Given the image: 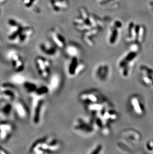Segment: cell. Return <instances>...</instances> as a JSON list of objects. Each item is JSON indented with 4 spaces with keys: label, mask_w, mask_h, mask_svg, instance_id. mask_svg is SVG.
<instances>
[{
    "label": "cell",
    "mask_w": 153,
    "mask_h": 154,
    "mask_svg": "<svg viewBox=\"0 0 153 154\" xmlns=\"http://www.w3.org/2000/svg\"><path fill=\"white\" fill-rule=\"evenodd\" d=\"M73 25L77 31H80L83 34L92 31L100 32L103 28L101 19L85 7L80 8L78 16L73 20Z\"/></svg>",
    "instance_id": "1"
},
{
    "label": "cell",
    "mask_w": 153,
    "mask_h": 154,
    "mask_svg": "<svg viewBox=\"0 0 153 154\" xmlns=\"http://www.w3.org/2000/svg\"><path fill=\"white\" fill-rule=\"evenodd\" d=\"M8 23L12 28L10 34L8 36L9 41L22 44L33 35V28L26 23H20L14 19L9 20Z\"/></svg>",
    "instance_id": "2"
},
{
    "label": "cell",
    "mask_w": 153,
    "mask_h": 154,
    "mask_svg": "<svg viewBox=\"0 0 153 154\" xmlns=\"http://www.w3.org/2000/svg\"><path fill=\"white\" fill-rule=\"evenodd\" d=\"M35 65L38 73L44 79H48L51 73L50 61L42 57H38L35 60Z\"/></svg>",
    "instance_id": "3"
},
{
    "label": "cell",
    "mask_w": 153,
    "mask_h": 154,
    "mask_svg": "<svg viewBox=\"0 0 153 154\" xmlns=\"http://www.w3.org/2000/svg\"><path fill=\"white\" fill-rule=\"evenodd\" d=\"M79 99L86 105L105 100L101 93L97 90H88L81 93Z\"/></svg>",
    "instance_id": "4"
},
{
    "label": "cell",
    "mask_w": 153,
    "mask_h": 154,
    "mask_svg": "<svg viewBox=\"0 0 153 154\" xmlns=\"http://www.w3.org/2000/svg\"><path fill=\"white\" fill-rule=\"evenodd\" d=\"M49 34L52 42L58 48H65L66 47V39L61 29L57 26H53L49 31Z\"/></svg>",
    "instance_id": "5"
},
{
    "label": "cell",
    "mask_w": 153,
    "mask_h": 154,
    "mask_svg": "<svg viewBox=\"0 0 153 154\" xmlns=\"http://www.w3.org/2000/svg\"><path fill=\"white\" fill-rule=\"evenodd\" d=\"M15 126L8 121L0 122V143L7 142L10 139L15 130Z\"/></svg>",
    "instance_id": "6"
},
{
    "label": "cell",
    "mask_w": 153,
    "mask_h": 154,
    "mask_svg": "<svg viewBox=\"0 0 153 154\" xmlns=\"http://www.w3.org/2000/svg\"><path fill=\"white\" fill-rule=\"evenodd\" d=\"M122 24L120 20H116L113 21L108 29V42L111 45H113L117 42L122 31Z\"/></svg>",
    "instance_id": "7"
},
{
    "label": "cell",
    "mask_w": 153,
    "mask_h": 154,
    "mask_svg": "<svg viewBox=\"0 0 153 154\" xmlns=\"http://www.w3.org/2000/svg\"><path fill=\"white\" fill-rule=\"evenodd\" d=\"M74 129L76 131L86 134L92 133L95 129L91 120L88 121L82 118H78L74 124Z\"/></svg>",
    "instance_id": "8"
},
{
    "label": "cell",
    "mask_w": 153,
    "mask_h": 154,
    "mask_svg": "<svg viewBox=\"0 0 153 154\" xmlns=\"http://www.w3.org/2000/svg\"><path fill=\"white\" fill-rule=\"evenodd\" d=\"M85 67V63L79 60L78 57H72L68 66V73L71 76L76 75L80 73Z\"/></svg>",
    "instance_id": "9"
},
{
    "label": "cell",
    "mask_w": 153,
    "mask_h": 154,
    "mask_svg": "<svg viewBox=\"0 0 153 154\" xmlns=\"http://www.w3.org/2000/svg\"><path fill=\"white\" fill-rule=\"evenodd\" d=\"M48 4L53 12L56 14L61 13L69 8L70 0H49Z\"/></svg>",
    "instance_id": "10"
},
{
    "label": "cell",
    "mask_w": 153,
    "mask_h": 154,
    "mask_svg": "<svg viewBox=\"0 0 153 154\" xmlns=\"http://www.w3.org/2000/svg\"><path fill=\"white\" fill-rule=\"evenodd\" d=\"M10 63L12 67L16 72H20L23 71L25 64L22 56L16 52L13 53L10 56Z\"/></svg>",
    "instance_id": "11"
},
{
    "label": "cell",
    "mask_w": 153,
    "mask_h": 154,
    "mask_svg": "<svg viewBox=\"0 0 153 154\" xmlns=\"http://www.w3.org/2000/svg\"><path fill=\"white\" fill-rule=\"evenodd\" d=\"M39 48L43 54L49 57H54L58 52V48L53 42H41Z\"/></svg>",
    "instance_id": "12"
},
{
    "label": "cell",
    "mask_w": 153,
    "mask_h": 154,
    "mask_svg": "<svg viewBox=\"0 0 153 154\" xmlns=\"http://www.w3.org/2000/svg\"><path fill=\"white\" fill-rule=\"evenodd\" d=\"M38 99L34 102V111H33V123L38 124L40 122L42 108L44 104V101L42 98L38 96Z\"/></svg>",
    "instance_id": "13"
},
{
    "label": "cell",
    "mask_w": 153,
    "mask_h": 154,
    "mask_svg": "<svg viewBox=\"0 0 153 154\" xmlns=\"http://www.w3.org/2000/svg\"><path fill=\"white\" fill-rule=\"evenodd\" d=\"M108 103L106 100L103 101L91 103L86 105V108L87 110L92 112V114H96L100 112L106 107H108Z\"/></svg>",
    "instance_id": "14"
},
{
    "label": "cell",
    "mask_w": 153,
    "mask_h": 154,
    "mask_svg": "<svg viewBox=\"0 0 153 154\" xmlns=\"http://www.w3.org/2000/svg\"><path fill=\"white\" fill-rule=\"evenodd\" d=\"M109 66L107 64H100L95 70V76L100 81H105L109 74Z\"/></svg>",
    "instance_id": "15"
},
{
    "label": "cell",
    "mask_w": 153,
    "mask_h": 154,
    "mask_svg": "<svg viewBox=\"0 0 153 154\" xmlns=\"http://www.w3.org/2000/svg\"><path fill=\"white\" fill-rule=\"evenodd\" d=\"M15 111L16 114L20 119H26L28 115V108L26 105L21 101L16 102L15 105Z\"/></svg>",
    "instance_id": "16"
},
{
    "label": "cell",
    "mask_w": 153,
    "mask_h": 154,
    "mask_svg": "<svg viewBox=\"0 0 153 154\" xmlns=\"http://www.w3.org/2000/svg\"><path fill=\"white\" fill-rule=\"evenodd\" d=\"M13 90L12 89H3L1 92L0 93V96L2 99L4 98L8 100H14L16 95Z\"/></svg>",
    "instance_id": "17"
},
{
    "label": "cell",
    "mask_w": 153,
    "mask_h": 154,
    "mask_svg": "<svg viewBox=\"0 0 153 154\" xmlns=\"http://www.w3.org/2000/svg\"><path fill=\"white\" fill-rule=\"evenodd\" d=\"M66 51L67 54L71 57H78V54L79 53V49L76 45L71 44L66 47Z\"/></svg>",
    "instance_id": "18"
},
{
    "label": "cell",
    "mask_w": 153,
    "mask_h": 154,
    "mask_svg": "<svg viewBox=\"0 0 153 154\" xmlns=\"http://www.w3.org/2000/svg\"><path fill=\"white\" fill-rule=\"evenodd\" d=\"M136 56V54L134 52H131L129 53L119 63V66L123 68L125 67L126 66H127L128 63L129 61H131L132 60H133L135 57Z\"/></svg>",
    "instance_id": "19"
},
{
    "label": "cell",
    "mask_w": 153,
    "mask_h": 154,
    "mask_svg": "<svg viewBox=\"0 0 153 154\" xmlns=\"http://www.w3.org/2000/svg\"><path fill=\"white\" fill-rule=\"evenodd\" d=\"M23 87L25 88V90L29 93H35L38 88V86L35 83L28 82H24Z\"/></svg>",
    "instance_id": "20"
},
{
    "label": "cell",
    "mask_w": 153,
    "mask_h": 154,
    "mask_svg": "<svg viewBox=\"0 0 153 154\" xmlns=\"http://www.w3.org/2000/svg\"><path fill=\"white\" fill-rule=\"evenodd\" d=\"M49 92V89L48 87H47L46 86H42L41 87H38L35 92V94L37 96L41 97L47 94Z\"/></svg>",
    "instance_id": "21"
},
{
    "label": "cell",
    "mask_w": 153,
    "mask_h": 154,
    "mask_svg": "<svg viewBox=\"0 0 153 154\" xmlns=\"http://www.w3.org/2000/svg\"><path fill=\"white\" fill-rule=\"evenodd\" d=\"M23 6L28 9H32L38 2V0H22Z\"/></svg>",
    "instance_id": "22"
},
{
    "label": "cell",
    "mask_w": 153,
    "mask_h": 154,
    "mask_svg": "<svg viewBox=\"0 0 153 154\" xmlns=\"http://www.w3.org/2000/svg\"><path fill=\"white\" fill-rule=\"evenodd\" d=\"M13 106L10 103H7L4 105L2 109V112L4 114V115L5 116H8L10 115V112L13 109Z\"/></svg>",
    "instance_id": "23"
},
{
    "label": "cell",
    "mask_w": 153,
    "mask_h": 154,
    "mask_svg": "<svg viewBox=\"0 0 153 154\" xmlns=\"http://www.w3.org/2000/svg\"><path fill=\"white\" fill-rule=\"evenodd\" d=\"M116 1V0H96L97 3H98L100 6L104 7H108L109 5L112 4Z\"/></svg>",
    "instance_id": "24"
},
{
    "label": "cell",
    "mask_w": 153,
    "mask_h": 154,
    "mask_svg": "<svg viewBox=\"0 0 153 154\" xmlns=\"http://www.w3.org/2000/svg\"><path fill=\"white\" fill-rule=\"evenodd\" d=\"M59 83V78L58 77V76H54L53 77H52L50 82L51 87L54 88H57L58 87Z\"/></svg>",
    "instance_id": "25"
},
{
    "label": "cell",
    "mask_w": 153,
    "mask_h": 154,
    "mask_svg": "<svg viewBox=\"0 0 153 154\" xmlns=\"http://www.w3.org/2000/svg\"><path fill=\"white\" fill-rule=\"evenodd\" d=\"M103 147L101 144H98L95 146V148L92 151L91 154H98L101 153L103 151Z\"/></svg>",
    "instance_id": "26"
},
{
    "label": "cell",
    "mask_w": 153,
    "mask_h": 154,
    "mask_svg": "<svg viewBox=\"0 0 153 154\" xmlns=\"http://www.w3.org/2000/svg\"><path fill=\"white\" fill-rule=\"evenodd\" d=\"M2 89H14L15 88V86L10 83H4L2 85Z\"/></svg>",
    "instance_id": "27"
},
{
    "label": "cell",
    "mask_w": 153,
    "mask_h": 154,
    "mask_svg": "<svg viewBox=\"0 0 153 154\" xmlns=\"http://www.w3.org/2000/svg\"><path fill=\"white\" fill-rule=\"evenodd\" d=\"M141 69L145 70L147 72L148 74H151V75H153V70L149 68H148L146 67V66H142L141 67H140Z\"/></svg>",
    "instance_id": "28"
},
{
    "label": "cell",
    "mask_w": 153,
    "mask_h": 154,
    "mask_svg": "<svg viewBox=\"0 0 153 154\" xmlns=\"http://www.w3.org/2000/svg\"><path fill=\"white\" fill-rule=\"evenodd\" d=\"M10 154V152L8 151L6 149L3 147L1 145H0V154Z\"/></svg>",
    "instance_id": "29"
},
{
    "label": "cell",
    "mask_w": 153,
    "mask_h": 154,
    "mask_svg": "<svg viewBox=\"0 0 153 154\" xmlns=\"http://www.w3.org/2000/svg\"><path fill=\"white\" fill-rule=\"evenodd\" d=\"M124 69L123 70V75L124 76H127L128 74V68L127 67V66H126L125 67H123Z\"/></svg>",
    "instance_id": "30"
},
{
    "label": "cell",
    "mask_w": 153,
    "mask_h": 154,
    "mask_svg": "<svg viewBox=\"0 0 153 154\" xmlns=\"http://www.w3.org/2000/svg\"><path fill=\"white\" fill-rule=\"evenodd\" d=\"M147 77H148V79L151 80H153V77L152 76V75H151V74H148L147 75Z\"/></svg>",
    "instance_id": "31"
},
{
    "label": "cell",
    "mask_w": 153,
    "mask_h": 154,
    "mask_svg": "<svg viewBox=\"0 0 153 154\" xmlns=\"http://www.w3.org/2000/svg\"><path fill=\"white\" fill-rule=\"evenodd\" d=\"M139 107L140 108H141V109L143 110V109H144V108H143V106L141 104H140V103H139Z\"/></svg>",
    "instance_id": "32"
},
{
    "label": "cell",
    "mask_w": 153,
    "mask_h": 154,
    "mask_svg": "<svg viewBox=\"0 0 153 154\" xmlns=\"http://www.w3.org/2000/svg\"></svg>",
    "instance_id": "33"
}]
</instances>
